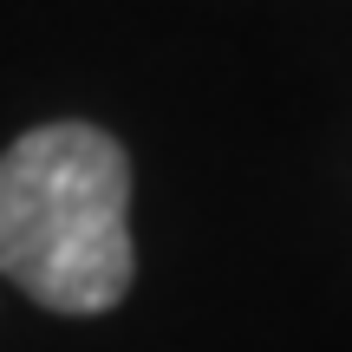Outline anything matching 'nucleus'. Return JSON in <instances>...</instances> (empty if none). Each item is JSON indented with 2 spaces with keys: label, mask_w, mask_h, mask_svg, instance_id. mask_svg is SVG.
Here are the masks:
<instances>
[{
  "label": "nucleus",
  "mask_w": 352,
  "mask_h": 352,
  "mask_svg": "<svg viewBox=\"0 0 352 352\" xmlns=\"http://www.w3.org/2000/svg\"><path fill=\"white\" fill-rule=\"evenodd\" d=\"M0 274L52 314L131 294V157L98 124H39L0 151Z\"/></svg>",
  "instance_id": "nucleus-1"
}]
</instances>
